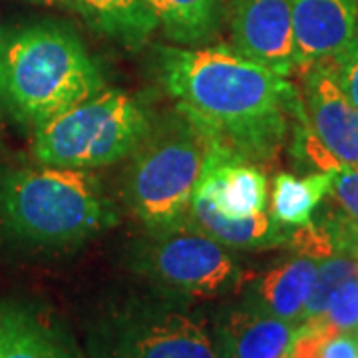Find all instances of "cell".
<instances>
[{
    "label": "cell",
    "instance_id": "1",
    "mask_svg": "<svg viewBox=\"0 0 358 358\" xmlns=\"http://www.w3.org/2000/svg\"><path fill=\"white\" fill-rule=\"evenodd\" d=\"M157 74L207 145L253 166L277 155L301 110L287 78L229 46H157Z\"/></svg>",
    "mask_w": 358,
    "mask_h": 358
},
{
    "label": "cell",
    "instance_id": "2",
    "mask_svg": "<svg viewBox=\"0 0 358 358\" xmlns=\"http://www.w3.org/2000/svg\"><path fill=\"white\" fill-rule=\"evenodd\" d=\"M100 90V68L68 26L36 22L0 40V96L22 124L38 128Z\"/></svg>",
    "mask_w": 358,
    "mask_h": 358
},
{
    "label": "cell",
    "instance_id": "3",
    "mask_svg": "<svg viewBox=\"0 0 358 358\" xmlns=\"http://www.w3.org/2000/svg\"><path fill=\"white\" fill-rule=\"evenodd\" d=\"M0 221L20 241L56 249L108 229L115 213L88 171L40 166L0 176Z\"/></svg>",
    "mask_w": 358,
    "mask_h": 358
},
{
    "label": "cell",
    "instance_id": "4",
    "mask_svg": "<svg viewBox=\"0 0 358 358\" xmlns=\"http://www.w3.org/2000/svg\"><path fill=\"white\" fill-rule=\"evenodd\" d=\"M207 150L203 136L179 112L150 128L131 152L126 178V199L145 227L164 231L187 219Z\"/></svg>",
    "mask_w": 358,
    "mask_h": 358
},
{
    "label": "cell",
    "instance_id": "5",
    "mask_svg": "<svg viewBox=\"0 0 358 358\" xmlns=\"http://www.w3.org/2000/svg\"><path fill=\"white\" fill-rule=\"evenodd\" d=\"M152 122L134 96L100 90L36 128L32 152L40 166L94 169L131 155Z\"/></svg>",
    "mask_w": 358,
    "mask_h": 358
},
{
    "label": "cell",
    "instance_id": "6",
    "mask_svg": "<svg viewBox=\"0 0 358 358\" xmlns=\"http://www.w3.org/2000/svg\"><path fill=\"white\" fill-rule=\"evenodd\" d=\"M183 223L152 231V237L136 249V273L181 299L205 301L235 289L243 281V271L229 249L192 221Z\"/></svg>",
    "mask_w": 358,
    "mask_h": 358
},
{
    "label": "cell",
    "instance_id": "7",
    "mask_svg": "<svg viewBox=\"0 0 358 358\" xmlns=\"http://www.w3.org/2000/svg\"><path fill=\"white\" fill-rule=\"evenodd\" d=\"M90 358H219L203 322L176 308L128 303L88 334Z\"/></svg>",
    "mask_w": 358,
    "mask_h": 358
},
{
    "label": "cell",
    "instance_id": "8",
    "mask_svg": "<svg viewBox=\"0 0 358 358\" xmlns=\"http://www.w3.org/2000/svg\"><path fill=\"white\" fill-rule=\"evenodd\" d=\"M233 48L268 70H296L291 0H231Z\"/></svg>",
    "mask_w": 358,
    "mask_h": 358
},
{
    "label": "cell",
    "instance_id": "9",
    "mask_svg": "<svg viewBox=\"0 0 358 358\" xmlns=\"http://www.w3.org/2000/svg\"><path fill=\"white\" fill-rule=\"evenodd\" d=\"M303 72V112L308 128L336 162L358 167V108L341 88L329 58Z\"/></svg>",
    "mask_w": 358,
    "mask_h": 358
},
{
    "label": "cell",
    "instance_id": "10",
    "mask_svg": "<svg viewBox=\"0 0 358 358\" xmlns=\"http://www.w3.org/2000/svg\"><path fill=\"white\" fill-rule=\"evenodd\" d=\"M195 192L203 193L219 213L229 219L251 217L267 211L265 173L253 164L211 145Z\"/></svg>",
    "mask_w": 358,
    "mask_h": 358
},
{
    "label": "cell",
    "instance_id": "11",
    "mask_svg": "<svg viewBox=\"0 0 358 358\" xmlns=\"http://www.w3.org/2000/svg\"><path fill=\"white\" fill-rule=\"evenodd\" d=\"M296 70L333 58L352 38L358 0H291Z\"/></svg>",
    "mask_w": 358,
    "mask_h": 358
},
{
    "label": "cell",
    "instance_id": "12",
    "mask_svg": "<svg viewBox=\"0 0 358 358\" xmlns=\"http://www.w3.org/2000/svg\"><path fill=\"white\" fill-rule=\"evenodd\" d=\"M296 324L255 305L235 308L219 327V358H287Z\"/></svg>",
    "mask_w": 358,
    "mask_h": 358
},
{
    "label": "cell",
    "instance_id": "13",
    "mask_svg": "<svg viewBox=\"0 0 358 358\" xmlns=\"http://www.w3.org/2000/svg\"><path fill=\"white\" fill-rule=\"evenodd\" d=\"M187 217L197 229L207 233L227 249L263 251L289 245L291 237V231L277 223L268 211H261L251 217L229 219L221 215L211 201L199 192H193Z\"/></svg>",
    "mask_w": 358,
    "mask_h": 358
},
{
    "label": "cell",
    "instance_id": "14",
    "mask_svg": "<svg viewBox=\"0 0 358 358\" xmlns=\"http://www.w3.org/2000/svg\"><path fill=\"white\" fill-rule=\"evenodd\" d=\"M0 358H84L54 324L18 305L0 307Z\"/></svg>",
    "mask_w": 358,
    "mask_h": 358
},
{
    "label": "cell",
    "instance_id": "15",
    "mask_svg": "<svg viewBox=\"0 0 358 358\" xmlns=\"http://www.w3.org/2000/svg\"><path fill=\"white\" fill-rule=\"evenodd\" d=\"M319 261L296 255L267 271L253 291V303L261 310L277 319L299 324L315 282Z\"/></svg>",
    "mask_w": 358,
    "mask_h": 358
},
{
    "label": "cell",
    "instance_id": "16",
    "mask_svg": "<svg viewBox=\"0 0 358 358\" xmlns=\"http://www.w3.org/2000/svg\"><path fill=\"white\" fill-rule=\"evenodd\" d=\"M227 0H145L155 26L178 46L195 48L217 36Z\"/></svg>",
    "mask_w": 358,
    "mask_h": 358
},
{
    "label": "cell",
    "instance_id": "17",
    "mask_svg": "<svg viewBox=\"0 0 358 358\" xmlns=\"http://www.w3.org/2000/svg\"><path fill=\"white\" fill-rule=\"evenodd\" d=\"M70 8L94 30L128 48H140L157 30L145 0H70Z\"/></svg>",
    "mask_w": 358,
    "mask_h": 358
},
{
    "label": "cell",
    "instance_id": "18",
    "mask_svg": "<svg viewBox=\"0 0 358 358\" xmlns=\"http://www.w3.org/2000/svg\"><path fill=\"white\" fill-rule=\"evenodd\" d=\"M333 171H317L305 178L293 173H279L273 179L271 217L282 227H303L310 223L313 213L331 193Z\"/></svg>",
    "mask_w": 358,
    "mask_h": 358
},
{
    "label": "cell",
    "instance_id": "19",
    "mask_svg": "<svg viewBox=\"0 0 358 358\" xmlns=\"http://www.w3.org/2000/svg\"><path fill=\"white\" fill-rule=\"evenodd\" d=\"M355 277H358V265L348 253H334V255L320 259L319 265H317L315 282H313V289H310V294H308L307 305H305V310H303V317L299 320V324L317 319L320 313L327 308L329 301L333 299V294L345 282L355 279Z\"/></svg>",
    "mask_w": 358,
    "mask_h": 358
},
{
    "label": "cell",
    "instance_id": "20",
    "mask_svg": "<svg viewBox=\"0 0 358 358\" xmlns=\"http://www.w3.org/2000/svg\"><path fill=\"white\" fill-rule=\"evenodd\" d=\"M287 358H358V341L355 333L327 327H296Z\"/></svg>",
    "mask_w": 358,
    "mask_h": 358
},
{
    "label": "cell",
    "instance_id": "21",
    "mask_svg": "<svg viewBox=\"0 0 358 358\" xmlns=\"http://www.w3.org/2000/svg\"><path fill=\"white\" fill-rule=\"evenodd\" d=\"M299 327H327L331 331L355 333L358 329V277L345 282L317 319Z\"/></svg>",
    "mask_w": 358,
    "mask_h": 358
},
{
    "label": "cell",
    "instance_id": "22",
    "mask_svg": "<svg viewBox=\"0 0 358 358\" xmlns=\"http://www.w3.org/2000/svg\"><path fill=\"white\" fill-rule=\"evenodd\" d=\"M331 171H333V187L329 197L341 209L346 221H350L358 229V167L341 164Z\"/></svg>",
    "mask_w": 358,
    "mask_h": 358
},
{
    "label": "cell",
    "instance_id": "23",
    "mask_svg": "<svg viewBox=\"0 0 358 358\" xmlns=\"http://www.w3.org/2000/svg\"><path fill=\"white\" fill-rule=\"evenodd\" d=\"M329 62L333 66L341 88L345 90L350 102L358 108V22L352 38L346 42V46L338 54L329 58Z\"/></svg>",
    "mask_w": 358,
    "mask_h": 358
},
{
    "label": "cell",
    "instance_id": "24",
    "mask_svg": "<svg viewBox=\"0 0 358 358\" xmlns=\"http://www.w3.org/2000/svg\"><path fill=\"white\" fill-rule=\"evenodd\" d=\"M324 227L331 231L336 251H338V253H348V255L357 261V265H358V229L357 227H355L350 221H346L343 213H341V217L329 219V221L324 223Z\"/></svg>",
    "mask_w": 358,
    "mask_h": 358
},
{
    "label": "cell",
    "instance_id": "25",
    "mask_svg": "<svg viewBox=\"0 0 358 358\" xmlns=\"http://www.w3.org/2000/svg\"><path fill=\"white\" fill-rule=\"evenodd\" d=\"M34 4H44V6H70V0H26Z\"/></svg>",
    "mask_w": 358,
    "mask_h": 358
},
{
    "label": "cell",
    "instance_id": "26",
    "mask_svg": "<svg viewBox=\"0 0 358 358\" xmlns=\"http://www.w3.org/2000/svg\"><path fill=\"white\" fill-rule=\"evenodd\" d=\"M355 336H357V341H358V329H357V331H355Z\"/></svg>",
    "mask_w": 358,
    "mask_h": 358
}]
</instances>
